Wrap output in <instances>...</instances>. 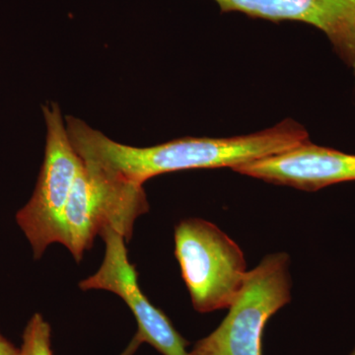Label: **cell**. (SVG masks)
<instances>
[{
    "label": "cell",
    "mask_w": 355,
    "mask_h": 355,
    "mask_svg": "<svg viewBox=\"0 0 355 355\" xmlns=\"http://www.w3.org/2000/svg\"><path fill=\"white\" fill-rule=\"evenodd\" d=\"M65 123L72 146L85 162L141 184L154 176L182 170L234 169L309 139L305 128L291 119L252 135L226 139L184 137L150 147L119 144L73 116H67Z\"/></svg>",
    "instance_id": "1"
},
{
    "label": "cell",
    "mask_w": 355,
    "mask_h": 355,
    "mask_svg": "<svg viewBox=\"0 0 355 355\" xmlns=\"http://www.w3.org/2000/svg\"><path fill=\"white\" fill-rule=\"evenodd\" d=\"M83 162L65 207L60 239L77 263L109 229L130 241L135 220L149 210L144 184Z\"/></svg>",
    "instance_id": "2"
},
{
    "label": "cell",
    "mask_w": 355,
    "mask_h": 355,
    "mask_svg": "<svg viewBox=\"0 0 355 355\" xmlns=\"http://www.w3.org/2000/svg\"><path fill=\"white\" fill-rule=\"evenodd\" d=\"M175 256L196 311L230 307L248 272L244 253L227 234L211 222L184 219L175 227Z\"/></svg>",
    "instance_id": "3"
},
{
    "label": "cell",
    "mask_w": 355,
    "mask_h": 355,
    "mask_svg": "<svg viewBox=\"0 0 355 355\" xmlns=\"http://www.w3.org/2000/svg\"><path fill=\"white\" fill-rule=\"evenodd\" d=\"M289 257L268 254L246 279L218 328L198 340L189 355H261L268 320L291 301Z\"/></svg>",
    "instance_id": "4"
},
{
    "label": "cell",
    "mask_w": 355,
    "mask_h": 355,
    "mask_svg": "<svg viewBox=\"0 0 355 355\" xmlns=\"http://www.w3.org/2000/svg\"><path fill=\"white\" fill-rule=\"evenodd\" d=\"M44 114L46 144L43 166L31 200L16 216L35 259L41 258L53 243H60L65 207L84 164L70 141L60 107L49 105Z\"/></svg>",
    "instance_id": "5"
},
{
    "label": "cell",
    "mask_w": 355,
    "mask_h": 355,
    "mask_svg": "<svg viewBox=\"0 0 355 355\" xmlns=\"http://www.w3.org/2000/svg\"><path fill=\"white\" fill-rule=\"evenodd\" d=\"M101 237L106 243L104 261L94 275L80 282V289H103L120 296L137 320V336L142 343H149L163 355H189V343L139 288V275L128 261L125 237L112 229L103 232Z\"/></svg>",
    "instance_id": "6"
},
{
    "label": "cell",
    "mask_w": 355,
    "mask_h": 355,
    "mask_svg": "<svg viewBox=\"0 0 355 355\" xmlns=\"http://www.w3.org/2000/svg\"><path fill=\"white\" fill-rule=\"evenodd\" d=\"M222 12L314 26L326 34L355 76V0H214Z\"/></svg>",
    "instance_id": "7"
},
{
    "label": "cell",
    "mask_w": 355,
    "mask_h": 355,
    "mask_svg": "<svg viewBox=\"0 0 355 355\" xmlns=\"http://www.w3.org/2000/svg\"><path fill=\"white\" fill-rule=\"evenodd\" d=\"M233 170L268 183L319 191L331 184L355 181V155L316 146L308 139L284 153Z\"/></svg>",
    "instance_id": "8"
},
{
    "label": "cell",
    "mask_w": 355,
    "mask_h": 355,
    "mask_svg": "<svg viewBox=\"0 0 355 355\" xmlns=\"http://www.w3.org/2000/svg\"><path fill=\"white\" fill-rule=\"evenodd\" d=\"M50 324L41 314H35L23 333L19 355H53L51 345Z\"/></svg>",
    "instance_id": "9"
},
{
    "label": "cell",
    "mask_w": 355,
    "mask_h": 355,
    "mask_svg": "<svg viewBox=\"0 0 355 355\" xmlns=\"http://www.w3.org/2000/svg\"><path fill=\"white\" fill-rule=\"evenodd\" d=\"M0 355H19V349L0 335Z\"/></svg>",
    "instance_id": "10"
},
{
    "label": "cell",
    "mask_w": 355,
    "mask_h": 355,
    "mask_svg": "<svg viewBox=\"0 0 355 355\" xmlns=\"http://www.w3.org/2000/svg\"><path fill=\"white\" fill-rule=\"evenodd\" d=\"M141 342L139 338V336L135 335L133 336L132 342L130 343V345H128L127 349L123 350V354L121 355H133L135 352H137V349H139V345H141Z\"/></svg>",
    "instance_id": "11"
},
{
    "label": "cell",
    "mask_w": 355,
    "mask_h": 355,
    "mask_svg": "<svg viewBox=\"0 0 355 355\" xmlns=\"http://www.w3.org/2000/svg\"><path fill=\"white\" fill-rule=\"evenodd\" d=\"M350 355H355V349H354V352H352V354H350Z\"/></svg>",
    "instance_id": "12"
}]
</instances>
